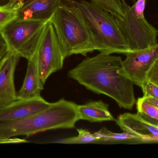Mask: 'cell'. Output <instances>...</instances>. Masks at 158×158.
<instances>
[{"instance_id":"obj_22","label":"cell","mask_w":158,"mask_h":158,"mask_svg":"<svg viewBox=\"0 0 158 158\" xmlns=\"http://www.w3.org/2000/svg\"><path fill=\"white\" fill-rule=\"evenodd\" d=\"M28 143V142L25 139H20L17 137L5 138L0 137V144L25 143Z\"/></svg>"},{"instance_id":"obj_20","label":"cell","mask_w":158,"mask_h":158,"mask_svg":"<svg viewBox=\"0 0 158 158\" xmlns=\"http://www.w3.org/2000/svg\"><path fill=\"white\" fill-rule=\"evenodd\" d=\"M144 96H150L158 100V86L147 81L142 87Z\"/></svg>"},{"instance_id":"obj_12","label":"cell","mask_w":158,"mask_h":158,"mask_svg":"<svg viewBox=\"0 0 158 158\" xmlns=\"http://www.w3.org/2000/svg\"><path fill=\"white\" fill-rule=\"evenodd\" d=\"M62 3L63 0H25L16 19L50 21Z\"/></svg>"},{"instance_id":"obj_11","label":"cell","mask_w":158,"mask_h":158,"mask_svg":"<svg viewBox=\"0 0 158 158\" xmlns=\"http://www.w3.org/2000/svg\"><path fill=\"white\" fill-rule=\"evenodd\" d=\"M19 57L8 51L0 65V104H7L18 99L15 83V71Z\"/></svg>"},{"instance_id":"obj_18","label":"cell","mask_w":158,"mask_h":158,"mask_svg":"<svg viewBox=\"0 0 158 158\" xmlns=\"http://www.w3.org/2000/svg\"><path fill=\"white\" fill-rule=\"evenodd\" d=\"M137 112L142 116L158 121V108L147 101L143 97L138 98L136 103Z\"/></svg>"},{"instance_id":"obj_13","label":"cell","mask_w":158,"mask_h":158,"mask_svg":"<svg viewBox=\"0 0 158 158\" xmlns=\"http://www.w3.org/2000/svg\"><path fill=\"white\" fill-rule=\"evenodd\" d=\"M27 61V67L23 84L17 93L18 98H31L40 96L41 92L44 89L38 66L37 51Z\"/></svg>"},{"instance_id":"obj_26","label":"cell","mask_w":158,"mask_h":158,"mask_svg":"<svg viewBox=\"0 0 158 158\" xmlns=\"http://www.w3.org/2000/svg\"><path fill=\"white\" fill-rule=\"evenodd\" d=\"M6 6H0V9H3V8H5Z\"/></svg>"},{"instance_id":"obj_7","label":"cell","mask_w":158,"mask_h":158,"mask_svg":"<svg viewBox=\"0 0 158 158\" xmlns=\"http://www.w3.org/2000/svg\"><path fill=\"white\" fill-rule=\"evenodd\" d=\"M37 53L40 76L44 85L52 74L63 68L65 59L54 28L50 21L44 29Z\"/></svg>"},{"instance_id":"obj_3","label":"cell","mask_w":158,"mask_h":158,"mask_svg":"<svg viewBox=\"0 0 158 158\" xmlns=\"http://www.w3.org/2000/svg\"><path fill=\"white\" fill-rule=\"evenodd\" d=\"M77 107L74 102L60 99L25 118L0 123V137H29L50 130L74 129L80 120Z\"/></svg>"},{"instance_id":"obj_16","label":"cell","mask_w":158,"mask_h":158,"mask_svg":"<svg viewBox=\"0 0 158 158\" xmlns=\"http://www.w3.org/2000/svg\"><path fill=\"white\" fill-rule=\"evenodd\" d=\"M78 135L74 137L60 139L54 142L61 144H103L102 139L85 129H78Z\"/></svg>"},{"instance_id":"obj_21","label":"cell","mask_w":158,"mask_h":158,"mask_svg":"<svg viewBox=\"0 0 158 158\" xmlns=\"http://www.w3.org/2000/svg\"><path fill=\"white\" fill-rule=\"evenodd\" d=\"M152 83L158 86V58L154 62L147 75V82Z\"/></svg>"},{"instance_id":"obj_14","label":"cell","mask_w":158,"mask_h":158,"mask_svg":"<svg viewBox=\"0 0 158 158\" xmlns=\"http://www.w3.org/2000/svg\"><path fill=\"white\" fill-rule=\"evenodd\" d=\"M79 119L91 122L115 121L116 119L109 109V105L103 101H90L82 105H77Z\"/></svg>"},{"instance_id":"obj_19","label":"cell","mask_w":158,"mask_h":158,"mask_svg":"<svg viewBox=\"0 0 158 158\" xmlns=\"http://www.w3.org/2000/svg\"><path fill=\"white\" fill-rule=\"evenodd\" d=\"M17 18V11L7 8L0 9V33L11 22Z\"/></svg>"},{"instance_id":"obj_9","label":"cell","mask_w":158,"mask_h":158,"mask_svg":"<svg viewBox=\"0 0 158 158\" xmlns=\"http://www.w3.org/2000/svg\"><path fill=\"white\" fill-rule=\"evenodd\" d=\"M115 121L123 132L137 136L143 143H158V123L149 121L138 112L121 114Z\"/></svg>"},{"instance_id":"obj_8","label":"cell","mask_w":158,"mask_h":158,"mask_svg":"<svg viewBox=\"0 0 158 158\" xmlns=\"http://www.w3.org/2000/svg\"><path fill=\"white\" fill-rule=\"evenodd\" d=\"M122 62V74L141 88L147 82V75L158 58V43L145 50L131 52Z\"/></svg>"},{"instance_id":"obj_2","label":"cell","mask_w":158,"mask_h":158,"mask_svg":"<svg viewBox=\"0 0 158 158\" xmlns=\"http://www.w3.org/2000/svg\"><path fill=\"white\" fill-rule=\"evenodd\" d=\"M74 6L90 33L94 51L112 54L132 52L115 17L109 12L85 0H63Z\"/></svg>"},{"instance_id":"obj_17","label":"cell","mask_w":158,"mask_h":158,"mask_svg":"<svg viewBox=\"0 0 158 158\" xmlns=\"http://www.w3.org/2000/svg\"><path fill=\"white\" fill-rule=\"evenodd\" d=\"M91 2L114 16H120L124 15L122 0H91Z\"/></svg>"},{"instance_id":"obj_25","label":"cell","mask_w":158,"mask_h":158,"mask_svg":"<svg viewBox=\"0 0 158 158\" xmlns=\"http://www.w3.org/2000/svg\"><path fill=\"white\" fill-rule=\"evenodd\" d=\"M10 0H0V6H6Z\"/></svg>"},{"instance_id":"obj_27","label":"cell","mask_w":158,"mask_h":158,"mask_svg":"<svg viewBox=\"0 0 158 158\" xmlns=\"http://www.w3.org/2000/svg\"><path fill=\"white\" fill-rule=\"evenodd\" d=\"M2 59H1V60H0V65H1V63H2Z\"/></svg>"},{"instance_id":"obj_6","label":"cell","mask_w":158,"mask_h":158,"mask_svg":"<svg viewBox=\"0 0 158 158\" xmlns=\"http://www.w3.org/2000/svg\"><path fill=\"white\" fill-rule=\"evenodd\" d=\"M124 15L115 17L132 52L141 51L158 43V30L145 17L135 14L125 0H122Z\"/></svg>"},{"instance_id":"obj_15","label":"cell","mask_w":158,"mask_h":158,"mask_svg":"<svg viewBox=\"0 0 158 158\" xmlns=\"http://www.w3.org/2000/svg\"><path fill=\"white\" fill-rule=\"evenodd\" d=\"M96 135L102 139L103 144H142V140L135 135L127 133H116L106 128L94 133Z\"/></svg>"},{"instance_id":"obj_23","label":"cell","mask_w":158,"mask_h":158,"mask_svg":"<svg viewBox=\"0 0 158 158\" xmlns=\"http://www.w3.org/2000/svg\"><path fill=\"white\" fill-rule=\"evenodd\" d=\"M24 1L25 0H10L6 6L7 8L17 11L21 7Z\"/></svg>"},{"instance_id":"obj_10","label":"cell","mask_w":158,"mask_h":158,"mask_svg":"<svg viewBox=\"0 0 158 158\" xmlns=\"http://www.w3.org/2000/svg\"><path fill=\"white\" fill-rule=\"evenodd\" d=\"M51 103L41 96L18 98L7 104H0V123L22 119L47 108Z\"/></svg>"},{"instance_id":"obj_4","label":"cell","mask_w":158,"mask_h":158,"mask_svg":"<svg viewBox=\"0 0 158 158\" xmlns=\"http://www.w3.org/2000/svg\"><path fill=\"white\" fill-rule=\"evenodd\" d=\"M52 24L65 58L72 55L86 56L94 51L90 33L77 8L63 0L50 20Z\"/></svg>"},{"instance_id":"obj_5","label":"cell","mask_w":158,"mask_h":158,"mask_svg":"<svg viewBox=\"0 0 158 158\" xmlns=\"http://www.w3.org/2000/svg\"><path fill=\"white\" fill-rule=\"evenodd\" d=\"M48 22L15 19L0 34L6 43L8 51L28 60L37 51L44 29Z\"/></svg>"},{"instance_id":"obj_24","label":"cell","mask_w":158,"mask_h":158,"mask_svg":"<svg viewBox=\"0 0 158 158\" xmlns=\"http://www.w3.org/2000/svg\"><path fill=\"white\" fill-rule=\"evenodd\" d=\"M8 51L6 43L0 34V60L4 57Z\"/></svg>"},{"instance_id":"obj_1","label":"cell","mask_w":158,"mask_h":158,"mask_svg":"<svg viewBox=\"0 0 158 158\" xmlns=\"http://www.w3.org/2000/svg\"><path fill=\"white\" fill-rule=\"evenodd\" d=\"M122 62L120 56L99 53L85 58L68 76L87 90L107 96L120 107L131 110L136 102L134 83L121 73Z\"/></svg>"}]
</instances>
